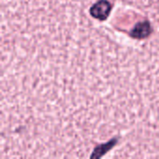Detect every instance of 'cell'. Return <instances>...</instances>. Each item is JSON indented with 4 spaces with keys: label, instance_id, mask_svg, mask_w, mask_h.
I'll return each instance as SVG.
<instances>
[{
    "label": "cell",
    "instance_id": "6da1fadb",
    "mask_svg": "<svg viewBox=\"0 0 159 159\" xmlns=\"http://www.w3.org/2000/svg\"><path fill=\"white\" fill-rule=\"evenodd\" d=\"M112 5L107 0H100L95 3L90 8V15L100 20L107 19L111 13Z\"/></svg>",
    "mask_w": 159,
    "mask_h": 159
},
{
    "label": "cell",
    "instance_id": "7a4b0ae2",
    "mask_svg": "<svg viewBox=\"0 0 159 159\" xmlns=\"http://www.w3.org/2000/svg\"><path fill=\"white\" fill-rule=\"evenodd\" d=\"M151 32V26L148 20H144L142 22L137 23L132 31H131V36L136 39H143L149 35Z\"/></svg>",
    "mask_w": 159,
    "mask_h": 159
}]
</instances>
